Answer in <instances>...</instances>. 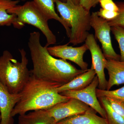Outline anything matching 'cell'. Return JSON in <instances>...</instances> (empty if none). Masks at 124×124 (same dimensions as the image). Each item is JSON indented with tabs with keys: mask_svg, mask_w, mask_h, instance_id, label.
I'll return each instance as SVG.
<instances>
[{
	"mask_svg": "<svg viewBox=\"0 0 124 124\" xmlns=\"http://www.w3.org/2000/svg\"><path fill=\"white\" fill-rule=\"evenodd\" d=\"M40 36L37 31L31 32L29 36L28 46L33 66L31 74L62 85L86 71L77 69L67 60L54 57L49 53L47 47L41 44Z\"/></svg>",
	"mask_w": 124,
	"mask_h": 124,
	"instance_id": "obj_1",
	"label": "cell"
},
{
	"mask_svg": "<svg viewBox=\"0 0 124 124\" xmlns=\"http://www.w3.org/2000/svg\"><path fill=\"white\" fill-rule=\"evenodd\" d=\"M61 86L31 74L20 92V99L12 111V117L26 114L29 111L48 109L55 104L68 101L70 98L57 91V88Z\"/></svg>",
	"mask_w": 124,
	"mask_h": 124,
	"instance_id": "obj_2",
	"label": "cell"
},
{
	"mask_svg": "<svg viewBox=\"0 0 124 124\" xmlns=\"http://www.w3.org/2000/svg\"><path fill=\"white\" fill-rule=\"evenodd\" d=\"M21 62L14 58L11 53L5 50L0 57V81L10 93H19L31 76L28 68V60L23 49H19Z\"/></svg>",
	"mask_w": 124,
	"mask_h": 124,
	"instance_id": "obj_3",
	"label": "cell"
},
{
	"mask_svg": "<svg viewBox=\"0 0 124 124\" xmlns=\"http://www.w3.org/2000/svg\"><path fill=\"white\" fill-rule=\"evenodd\" d=\"M54 0L60 17L71 29L68 44L76 46L85 42L91 28L90 12L81 5L74 4L71 0H67L65 2Z\"/></svg>",
	"mask_w": 124,
	"mask_h": 124,
	"instance_id": "obj_4",
	"label": "cell"
},
{
	"mask_svg": "<svg viewBox=\"0 0 124 124\" xmlns=\"http://www.w3.org/2000/svg\"><path fill=\"white\" fill-rule=\"evenodd\" d=\"M7 11L16 16L12 24L14 27L20 29L26 24L32 25L41 31L45 37L46 43L45 46L48 47L56 43V37L50 29L48 20L33 1H27L23 5H17Z\"/></svg>",
	"mask_w": 124,
	"mask_h": 124,
	"instance_id": "obj_5",
	"label": "cell"
},
{
	"mask_svg": "<svg viewBox=\"0 0 124 124\" xmlns=\"http://www.w3.org/2000/svg\"><path fill=\"white\" fill-rule=\"evenodd\" d=\"M90 26L95 32L94 37L101 45L103 53L107 59L120 60V56L114 50L110 35L111 27L108 22L98 16L97 12L91 14Z\"/></svg>",
	"mask_w": 124,
	"mask_h": 124,
	"instance_id": "obj_6",
	"label": "cell"
},
{
	"mask_svg": "<svg viewBox=\"0 0 124 124\" xmlns=\"http://www.w3.org/2000/svg\"><path fill=\"white\" fill-rule=\"evenodd\" d=\"M85 42L91 53L92 60L91 66L95 70L98 79V89L106 90L108 81L104 70L107 59L105 58L93 34L89 33Z\"/></svg>",
	"mask_w": 124,
	"mask_h": 124,
	"instance_id": "obj_7",
	"label": "cell"
},
{
	"mask_svg": "<svg viewBox=\"0 0 124 124\" xmlns=\"http://www.w3.org/2000/svg\"><path fill=\"white\" fill-rule=\"evenodd\" d=\"M69 44L47 47L49 53L53 57L64 60H69L77 64L81 69L86 71L88 70V64L84 60V55L88 50L85 44L79 47H73Z\"/></svg>",
	"mask_w": 124,
	"mask_h": 124,
	"instance_id": "obj_8",
	"label": "cell"
},
{
	"mask_svg": "<svg viewBox=\"0 0 124 124\" xmlns=\"http://www.w3.org/2000/svg\"><path fill=\"white\" fill-rule=\"evenodd\" d=\"M98 85V79L96 76L91 84L85 88L79 90H68L60 93L83 102L93 108L101 117L106 119L105 112L96 95V89Z\"/></svg>",
	"mask_w": 124,
	"mask_h": 124,
	"instance_id": "obj_9",
	"label": "cell"
},
{
	"mask_svg": "<svg viewBox=\"0 0 124 124\" xmlns=\"http://www.w3.org/2000/svg\"><path fill=\"white\" fill-rule=\"evenodd\" d=\"M90 108L80 100L70 98L68 101L58 103L45 110L54 119L55 124L66 117L84 113Z\"/></svg>",
	"mask_w": 124,
	"mask_h": 124,
	"instance_id": "obj_10",
	"label": "cell"
},
{
	"mask_svg": "<svg viewBox=\"0 0 124 124\" xmlns=\"http://www.w3.org/2000/svg\"><path fill=\"white\" fill-rule=\"evenodd\" d=\"M20 98V93H10L0 81V111L1 124H14L13 117L11 113Z\"/></svg>",
	"mask_w": 124,
	"mask_h": 124,
	"instance_id": "obj_11",
	"label": "cell"
},
{
	"mask_svg": "<svg viewBox=\"0 0 124 124\" xmlns=\"http://www.w3.org/2000/svg\"><path fill=\"white\" fill-rule=\"evenodd\" d=\"M91 108L84 113L66 117L55 124H108L105 118L99 116Z\"/></svg>",
	"mask_w": 124,
	"mask_h": 124,
	"instance_id": "obj_12",
	"label": "cell"
},
{
	"mask_svg": "<svg viewBox=\"0 0 124 124\" xmlns=\"http://www.w3.org/2000/svg\"><path fill=\"white\" fill-rule=\"evenodd\" d=\"M105 69L108 72L109 79L106 90H110L115 85L124 84V62L115 59L107 60Z\"/></svg>",
	"mask_w": 124,
	"mask_h": 124,
	"instance_id": "obj_13",
	"label": "cell"
},
{
	"mask_svg": "<svg viewBox=\"0 0 124 124\" xmlns=\"http://www.w3.org/2000/svg\"><path fill=\"white\" fill-rule=\"evenodd\" d=\"M95 71L91 66L90 69L79 75L67 84L57 89L60 93L68 90H79L85 88L91 84L96 76Z\"/></svg>",
	"mask_w": 124,
	"mask_h": 124,
	"instance_id": "obj_14",
	"label": "cell"
},
{
	"mask_svg": "<svg viewBox=\"0 0 124 124\" xmlns=\"http://www.w3.org/2000/svg\"><path fill=\"white\" fill-rule=\"evenodd\" d=\"M33 1L38 8L44 15L46 19H54L62 25L66 31L67 36L69 38L71 29L68 24L57 13L55 9L54 0H33Z\"/></svg>",
	"mask_w": 124,
	"mask_h": 124,
	"instance_id": "obj_15",
	"label": "cell"
},
{
	"mask_svg": "<svg viewBox=\"0 0 124 124\" xmlns=\"http://www.w3.org/2000/svg\"><path fill=\"white\" fill-rule=\"evenodd\" d=\"M53 117L45 110L33 111L28 114L19 115L18 124H55Z\"/></svg>",
	"mask_w": 124,
	"mask_h": 124,
	"instance_id": "obj_16",
	"label": "cell"
},
{
	"mask_svg": "<svg viewBox=\"0 0 124 124\" xmlns=\"http://www.w3.org/2000/svg\"><path fill=\"white\" fill-rule=\"evenodd\" d=\"M19 0H0V26H11L13 24L16 16L7 13L9 9L18 5Z\"/></svg>",
	"mask_w": 124,
	"mask_h": 124,
	"instance_id": "obj_17",
	"label": "cell"
},
{
	"mask_svg": "<svg viewBox=\"0 0 124 124\" xmlns=\"http://www.w3.org/2000/svg\"><path fill=\"white\" fill-rule=\"evenodd\" d=\"M98 98L105 112L108 124H124V119L113 110L107 98Z\"/></svg>",
	"mask_w": 124,
	"mask_h": 124,
	"instance_id": "obj_18",
	"label": "cell"
},
{
	"mask_svg": "<svg viewBox=\"0 0 124 124\" xmlns=\"http://www.w3.org/2000/svg\"><path fill=\"white\" fill-rule=\"evenodd\" d=\"M96 93L98 98L102 97L111 98L124 102V86L113 90L97 88Z\"/></svg>",
	"mask_w": 124,
	"mask_h": 124,
	"instance_id": "obj_19",
	"label": "cell"
},
{
	"mask_svg": "<svg viewBox=\"0 0 124 124\" xmlns=\"http://www.w3.org/2000/svg\"><path fill=\"white\" fill-rule=\"evenodd\" d=\"M111 31L117 41L120 51V59L124 62V28L115 26L111 27Z\"/></svg>",
	"mask_w": 124,
	"mask_h": 124,
	"instance_id": "obj_20",
	"label": "cell"
},
{
	"mask_svg": "<svg viewBox=\"0 0 124 124\" xmlns=\"http://www.w3.org/2000/svg\"><path fill=\"white\" fill-rule=\"evenodd\" d=\"M116 3L119 8V14L115 18L108 23L111 27L117 26L124 28V1Z\"/></svg>",
	"mask_w": 124,
	"mask_h": 124,
	"instance_id": "obj_21",
	"label": "cell"
},
{
	"mask_svg": "<svg viewBox=\"0 0 124 124\" xmlns=\"http://www.w3.org/2000/svg\"><path fill=\"white\" fill-rule=\"evenodd\" d=\"M107 98L113 110L124 119V102L111 98Z\"/></svg>",
	"mask_w": 124,
	"mask_h": 124,
	"instance_id": "obj_22",
	"label": "cell"
},
{
	"mask_svg": "<svg viewBox=\"0 0 124 124\" xmlns=\"http://www.w3.org/2000/svg\"><path fill=\"white\" fill-rule=\"evenodd\" d=\"M97 13L99 17L108 22L113 20L119 14V13L117 11H110L102 8H100L98 11H97Z\"/></svg>",
	"mask_w": 124,
	"mask_h": 124,
	"instance_id": "obj_23",
	"label": "cell"
},
{
	"mask_svg": "<svg viewBox=\"0 0 124 124\" xmlns=\"http://www.w3.org/2000/svg\"><path fill=\"white\" fill-rule=\"evenodd\" d=\"M99 3L102 8L110 11H119L118 6L113 0H100Z\"/></svg>",
	"mask_w": 124,
	"mask_h": 124,
	"instance_id": "obj_24",
	"label": "cell"
},
{
	"mask_svg": "<svg viewBox=\"0 0 124 124\" xmlns=\"http://www.w3.org/2000/svg\"><path fill=\"white\" fill-rule=\"evenodd\" d=\"M100 0H80L79 4L87 11H90L93 7H95L99 3Z\"/></svg>",
	"mask_w": 124,
	"mask_h": 124,
	"instance_id": "obj_25",
	"label": "cell"
},
{
	"mask_svg": "<svg viewBox=\"0 0 124 124\" xmlns=\"http://www.w3.org/2000/svg\"><path fill=\"white\" fill-rule=\"evenodd\" d=\"M76 5H79L80 3V0H71Z\"/></svg>",
	"mask_w": 124,
	"mask_h": 124,
	"instance_id": "obj_26",
	"label": "cell"
},
{
	"mask_svg": "<svg viewBox=\"0 0 124 124\" xmlns=\"http://www.w3.org/2000/svg\"><path fill=\"white\" fill-rule=\"evenodd\" d=\"M59 0L60 1H62L63 2H65L67 0Z\"/></svg>",
	"mask_w": 124,
	"mask_h": 124,
	"instance_id": "obj_27",
	"label": "cell"
},
{
	"mask_svg": "<svg viewBox=\"0 0 124 124\" xmlns=\"http://www.w3.org/2000/svg\"><path fill=\"white\" fill-rule=\"evenodd\" d=\"M1 113L0 111V124H1Z\"/></svg>",
	"mask_w": 124,
	"mask_h": 124,
	"instance_id": "obj_28",
	"label": "cell"
},
{
	"mask_svg": "<svg viewBox=\"0 0 124 124\" xmlns=\"http://www.w3.org/2000/svg\"><path fill=\"white\" fill-rule=\"evenodd\" d=\"M19 0L22 1H26V0Z\"/></svg>",
	"mask_w": 124,
	"mask_h": 124,
	"instance_id": "obj_29",
	"label": "cell"
}]
</instances>
